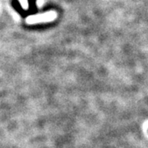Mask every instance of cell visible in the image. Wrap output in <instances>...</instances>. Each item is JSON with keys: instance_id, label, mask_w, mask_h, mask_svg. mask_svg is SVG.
Masks as SVG:
<instances>
[{"instance_id": "1", "label": "cell", "mask_w": 148, "mask_h": 148, "mask_svg": "<svg viewBox=\"0 0 148 148\" xmlns=\"http://www.w3.org/2000/svg\"><path fill=\"white\" fill-rule=\"evenodd\" d=\"M57 16L55 12H45L43 14L33 15L28 16L27 18V22L28 24H35L38 22H45V21H51L54 20Z\"/></svg>"}]
</instances>
